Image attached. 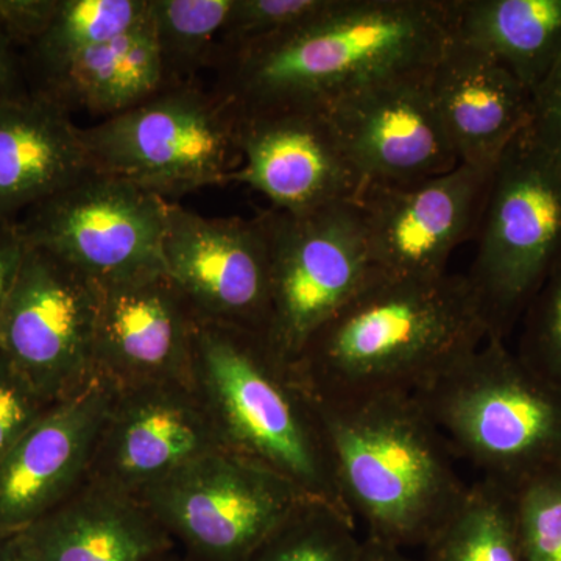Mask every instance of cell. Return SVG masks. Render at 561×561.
I'll return each mask as SVG.
<instances>
[{"label": "cell", "mask_w": 561, "mask_h": 561, "mask_svg": "<svg viewBox=\"0 0 561 561\" xmlns=\"http://www.w3.org/2000/svg\"><path fill=\"white\" fill-rule=\"evenodd\" d=\"M490 335L467 275L404 278L373 271L291 368L319 401L419 394Z\"/></svg>", "instance_id": "1"}, {"label": "cell", "mask_w": 561, "mask_h": 561, "mask_svg": "<svg viewBox=\"0 0 561 561\" xmlns=\"http://www.w3.org/2000/svg\"><path fill=\"white\" fill-rule=\"evenodd\" d=\"M449 0H330L317 16L217 60L234 114L327 106L405 70L431 68L449 41Z\"/></svg>", "instance_id": "2"}, {"label": "cell", "mask_w": 561, "mask_h": 561, "mask_svg": "<svg viewBox=\"0 0 561 561\" xmlns=\"http://www.w3.org/2000/svg\"><path fill=\"white\" fill-rule=\"evenodd\" d=\"M343 500L365 538L409 552L449 522L470 485L415 394L319 401Z\"/></svg>", "instance_id": "3"}, {"label": "cell", "mask_w": 561, "mask_h": 561, "mask_svg": "<svg viewBox=\"0 0 561 561\" xmlns=\"http://www.w3.org/2000/svg\"><path fill=\"white\" fill-rule=\"evenodd\" d=\"M194 382L225 448L354 519L316 402L264 335L195 321Z\"/></svg>", "instance_id": "4"}, {"label": "cell", "mask_w": 561, "mask_h": 561, "mask_svg": "<svg viewBox=\"0 0 561 561\" xmlns=\"http://www.w3.org/2000/svg\"><path fill=\"white\" fill-rule=\"evenodd\" d=\"M454 456L481 479L515 489L561 467V390L490 335L474 353L415 394Z\"/></svg>", "instance_id": "5"}, {"label": "cell", "mask_w": 561, "mask_h": 561, "mask_svg": "<svg viewBox=\"0 0 561 561\" xmlns=\"http://www.w3.org/2000/svg\"><path fill=\"white\" fill-rule=\"evenodd\" d=\"M92 171L158 197L224 186L241 165L236 114L194 81L173 84L133 108L81 127Z\"/></svg>", "instance_id": "6"}, {"label": "cell", "mask_w": 561, "mask_h": 561, "mask_svg": "<svg viewBox=\"0 0 561 561\" xmlns=\"http://www.w3.org/2000/svg\"><path fill=\"white\" fill-rule=\"evenodd\" d=\"M478 231L467 278L491 335L505 341L561 253V165L529 127L494 165Z\"/></svg>", "instance_id": "7"}, {"label": "cell", "mask_w": 561, "mask_h": 561, "mask_svg": "<svg viewBox=\"0 0 561 561\" xmlns=\"http://www.w3.org/2000/svg\"><path fill=\"white\" fill-rule=\"evenodd\" d=\"M271 253L268 345L294 364L309 339L367 283L373 273L356 202L308 213H261Z\"/></svg>", "instance_id": "8"}, {"label": "cell", "mask_w": 561, "mask_h": 561, "mask_svg": "<svg viewBox=\"0 0 561 561\" xmlns=\"http://www.w3.org/2000/svg\"><path fill=\"white\" fill-rule=\"evenodd\" d=\"M194 561H247L312 497L230 449L184 465L136 497Z\"/></svg>", "instance_id": "9"}, {"label": "cell", "mask_w": 561, "mask_h": 561, "mask_svg": "<svg viewBox=\"0 0 561 561\" xmlns=\"http://www.w3.org/2000/svg\"><path fill=\"white\" fill-rule=\"evenodd\" d=\"M169 202L91 171L18 219L25 243L49 251L99 287L164 273Z\"/></svg>", "instance_id": "10"}, {"label": "cell", "mask_w": 561, "mask_h": 561, "mask_svg": "<svg viewBox=\"0 0 561 561\" xmlns=\"http://www.w3.org/2000/svg\"><path fill=\"white\" fill-rule=\"evenodd\" d=\"M99 301L98 284L27 245L0 312V354L44 400H65L95 375Z\"/></svg>", "instance_id": "11"}, {"label": "cell", "mask_w": 561, "mask_h": 561, "mask_svg": "<svg viewBox=\"0 0 561 561\" xmlns=\"http://www.w3.org/2000/svg\"><path fill=\"white\" fill-rule=\"evenodd\" d=\"M162 265L195 319L265 337L271 253L261 214L206 217L169 202Z\"/></svg>", "instance_id": "12"}, {"label": "cell", "mask_w": 561, "mask_h": 561, "mask_svg": "<svg viewBox=\"0 0 561 561\" xmlns=\"http://www.w3.org/2000/svg\"><path fill=\"white\" fill-rule=\"evenodd\" d=\"M431 68L383 77L324 106L364 186L412 184L460 164L435 105Z\"/></svg>", "instance_id": "13"}, {"label": "cell", "mask_w": 561, "mask_h": 561, "mask_svg": "<svg viewBox=\"0 0 561 561\" xmlns=\"http://www.w3.org/2000/svg\"><path fill=\"white\" fill-rule=\"evenodd\" d=\"M493 169L459 164L412 184L362 187L354 202L373 271L404 278L448 273L453 251L479 230Z\"/></svg>", "instance_id": "14"}, {"label": "cell", "mask_w": 561, "mask_h": 561, "mask_svg": "<svg viewBox=\"0 0 561 561\" xmlns=\"http://www.w3.org/2000/svg\"><path fill=\"white\" fill-rule=\"evenodd\" d=\"M241 165L230 183L260 192L272 209L301 214L354 202L364 183L324 106L236 114Z\"/></svg>", "instance_id": "15"}, {"label": "cell", "mask_w": 561, "mask_h": 561, "mask_svg": "<svg viewBox=\"0 0 561 561\" xmlns=\"http://www.w3.org/2000/svg\"><path fill=\"white\" fill-rule=\"evenodd\" d=\"M225 448L192 383L117 391L92 457L88 482L138 497L184 465Z\"/></svg>", "instance_id": "16"}, {"label": "cell", "mask_w": 561, "mask_h": 561, "mask_svg": "<svg viewBox=\"0 0 561 561\" xmlns=\"http://www.w3.org/2000/svg\"><path fill=\"white\" fill-rule=\"evenodd\" d=\"M117 391L95 371L87 386L55 402L0 461V538L38 522L87 482Z\"/></svg>", "instance_id": "17"}, {"label": "cell", "mask_w": 561, "mask_h": 561, "mask_svg": "<svg viewBox=\"0 0 561 561\" xmlns=\"http://www.w3.org/2000/svg\"><path fill=\"white\" fill-rule=\"evenodd\" d=\"M195 321L165 273L101 287L95 371L119 390L173 382L195 386Z\"/></svg>", "instance_id": "18"}, {"label": "cell", "mask_w": 561, "mask_h": 561, "mask_svg": "<svg viewBox=\"0 0 561 561\" xmlns=\"http://www.w3.org/2000/svg\"><path fill=\"white\" fill-rule=\"evenodd\" d=\"M430 80L460 164L493 169L513 139L529 127V88L485 51L451 38V33Z\"/></svg>", "instance_id": "19"}, {"label": "cell", "mask_w": 561, "mask_h": 561, "mask_svg": "<svg viewBox=\"0 0 561 561\" xmlns=\"http://www.w3.org/2000/svg\"><path fill=\"white\" fill-rule=\"evenodd\" d=\"M7 538L21 561H158L173 546L136 497L88 481Z\"/></svg>", "instance_id": "20"}, {"label": "cell", "mask_w": 561, "mask_h": 561, "mask_svg": "<svg viewBox=\"0 0 561 561\" xmlns=\"http://www.w3.org/2000/svg\"><path fill=\"white\" fill-rule=\"evenodd\" d=\"M92 171L81 127L32 94L0 95V220H18Z\"/></svg>", "instance_id": "21"}, {"label": "cell", "mask_w": 561, "mask_h": 561, "mask_svg": "<svg viewBox=\"0 0 561 561\" xmlns=\"http://www.w3.org/2000/svg\"><path fill=\"white\" fill-rule=\"evenodd\" d=\"M164 88L150 0L149 13L131 31L27 84L28 92L69 116L73 111H84L103 119L139 105Z\"/></svg>", "instance_id": "22"}, {"label": "cell", "mask_w": 561, "mask_h": 561, "mask_svg": "<svg viewBox=\"0 0 561 561\" xmlns=\"http://www.w3.org/2000/svg\"><path fill=\"white\" fill-rule=\"evenodd\" d=\"M449 31L534 91L561 58V0H449Z\"/></svg>", "instance_id": "23"}, {"label": "cell", "mask_w": 561, "mask_h": 561, "mask_svg": "<svg viewBox=\"0 0 561 561\" xmlns=\"http://www.w3.org/2000/svg\"><path fill=\"white\" fill-rule=\"evenodd\" d=\"M419 561H524L513 490L479 479L467 497L421 549Z\"/></svg>", "instance_id": "24"}, {"label": "cell", "mask_w": 561, "mask_h": 561, "mask_svg": "<svg viewBox=\"0 0 561 561\" xmlns=\"http://www.w3.org/2000/svg\"><path fill=\"white\" fill-rule=\"evenodd\" d=\"M147 13L149 0H60L47 31L21 57L25 83L131 31Z\"/></svg>", "instance_id": "25"}, {"label": "cell", "mask_w": 561, "mask_h": 561, "mask_svg": "<svg viewBox=\"0 0 561 561\" xmlns=\"http://www.w3.org/2000/svg\"><path fill=\"white\" fill-rule=\"evenodd\" d=\"M234 0H150V18L165 87L191 83L214 65Z\"/></svg>", "instance_id": "26"}, {"label": "cell", "mask_w": 561, "mask_h": 561, "mask_svg": "<svg viewBox=\"0 0 561 561\" xmlns=\"http://www.w3.org/2000/svg\"><path fill=\"white\" fill-rule=\"evenodd\" d=\"M362 548L354 519L306 500L247 561H359Z\"/></svg>", "instance_id": "27"}, {"label": "cell", "mask_w": 561, "mask_h": 561, "mask_svg": "<svg viewBox=\"0 0 561 561\" xmlns=\"http://www.w3.org/2000/svg\"><path fill=\"white\" fill-rule=\"evenodd\" d=\"M512 490L524 561H561V467Z\"/></svg>", "instance_id": "28"}, {"label": "cell", "mask_w": 561, "mask_h": 561, "mask_svg": "<svg viewBox=\"0 0 561 561\" xmlns=\"http://www.w3.org/2000/svg\"><path fill=\"white\" fill-rule=\"evenodd\" d=\"M516 356L561 390V253L524 311Z\"/></svg>", "instance_id": "29"}, {"label": "cell", "mask_w": 561, "mask_h": 561, "mask_svg": "<svg viewBox=\"0 0 561 561\" xmlns=\"http://www.w3.org/2000/svg\"><path fill=\"white\" fill-rule=\"evenodd\" d=\"M328 5L330 0H234L214 65L230 51L305 24Z\"/></svg>", "instance_id": "30"}, {"label": "cell", "mask_w": 561, "mask_h": 561, "mask_svg": "<svg viewBox=\"0 0 561 561\" xmlns=\"http://www.w3.org/2000/svg\"><path fill=\"white\" fill-rule=\"evenodd\" d=\"M54 404L39 397L0 354V461Z\"/></svg>", "instance_id": "31"}, {"label": "cell", "mask_w": 561, "mask_h": 561, "mask_svg": "<svg viewBox=\"0 0 561 561\" xmlns=\"http://www.w3.org/2000/svg\"><path fill=\"white\" fill-rule=\"evenodd\" d=\"M529 128L542 149L561 165V58L531 91Z\"/></svg>", "instance_id": "32"}, {"label": "cell", "mask_w": 561, "mask_h": 561, "mask_svg": "<svg viewBox=\"0 0 561 561\" xmlns=\"http://www.w3.org/2000/svg\"><path fill=\"white\" fill-rule=\"evenodd\" d=\"M60 0H0V32L11 46L28 49L57 14Z\"/></svg>", "instance_id": "33"}, {"label": "cell", "mask_w": 561, "mask_h": 561, "mask_svg": "<svg viewBox=\"0 0 561 561\" xmlns=\"http://www.w3.org/2000/svg\"><path fill=\"white\" fill-rule=\"evenodd\" d=\"M25 243L18 220H0V312L24 257Z\"/></svg>", "instance_id": "34"}, {"label": "cell", "mask_w": 561, "mask_h": 561, "mask_svg": "<svg viewBox=\"0 0 561 561\" xmlns=\"http://www.w3.org/2000/svg\"><path fill=\"white\" fill-rule=\"evenodd\" d=\"M27 91L20 54L0 32V95L22 94Z\"/></svg>", "instance_id": "35"}, {"label": "cell", "mask_w": 561, "mask_h": 561, "mask_svg": "<svg viewBox=\"0 0 561 561\" xmlns=\"http://www.w3.org/2000/svg\"><path fill=\"white\" fill-rule=\"evenodd\" d=\"M359 561H419V559L409 552L379 545V542L364 537V548H362Z\"/></svg>", "instance_id": "36"}, {"label": "cell", "mask_w": 561, "mask_h": 561, "mask_svg": "<svg viewBox=\"0 0 561 561\" xmlns=\"http://www.w3.org/2000/svg\"><path fill=\"white\" fill-rule=\"evenodd\" d=\"M0 561H21L11 549L9 538H0Z\"/></svg>", "instance_id": "37"}, {"label": "cell", "mask_w": 561, "mask_h": 561, "mask_svg": "<svg viewBox=\"0 0 561 561\" xmlns=\"http://www.w3.org/2000/svg\"><path fill=\"white\" fill-rule=\"evenodd\" d=\"M158 561H180V560H173V559H171V557L165 556V557H162V559H160Z\"/></svg>", "instance_id": "38"}]
</instances>
